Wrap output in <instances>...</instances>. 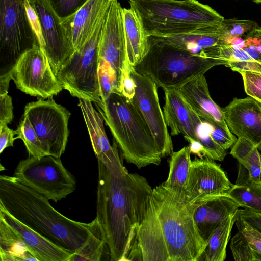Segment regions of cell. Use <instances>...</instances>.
<instances>
[{
    "label": "cell",
    "instance_id": "cell-1",
    "mask_svg": "<svg viewBox=\"0 0 261 261\" xmlns=\"http://www.w3.org/2000/svg\"><path fill=\"white\" fill-rule=\"evenodd\" d=\"M194 205L163 183L153 188L125 260L198 261L206 243L194 219Z\"/></svg>",
    "mask_w": 261,
    "mask_h": 261
},
{
    "label": "cell",
    "instance_id": "cell-2",
    "mask_svg": "<svg viewBox=\"0 0 261 261\" xmlns=\"http://www.w3.org/2000/svg\"><path fill=\"white\" fill-rule=\"evenodd\" d=\"M96 216L110 260H125L135 230L141 222L153 189L138 173L118 175L98 160Z\"/></svg>",
    "mask_w": 261,
    "mask_h": 261
},
{
    "label": "cell",
    "instance_id": "cell-3",
    "mask_svg": "<svg viewBox=\"0 0 261 261\" xmlns=\"http://www.w3.org/2000/svg\"><path fill=\"white\" fill-rule=\"evenodd\" d=\"M48 200L14 176H0V206L31 229L74 254L86 241L91 223L66 217L55 210Z\"/></svg>",
    "mask_w": 261,
    "mask_h": 261
},
{
    "label": "cell",
    "instance_id": "cell-4",
    "mask_svg": "<svg viewBox=\"0 0 261 261\" xmlns=\"http://www.w3.org/2000/svg\"><path fill=\"white\" fill-rule=\"evenodd\" d=\"M98 108L128 163L138 169L161 164L162 156L151 131L131 99L112 92Z\"/></svg>",
    "mask_w": 261,
    "mask_h": 261
},
{
    "label": "cell",
    "instance_id": "cell-5",
    "mask_svg": "<svg viewBox=\"0 0 261 261\" xmlns=\"http://www.w3.org/2000/svg\"><path fill=\"white\" fill-rule=\"evenodd\" d=\"M142 20L148 37L190 32L225 19L198 0H128Z\"/></svg>",
    "mask_w": 261,
    "mask_h": 261
},
{
    "label": "cell",
    "instance_id": "cell-6",
    "mask_svg": "<svg viewBox=\"0 0 261 261\" xmlns=\"http://www.w3.org/2000/svg\"><path fill=\"white\" fill-rule=\"evenodd\" d=\"M149 48L133 66L139 73L153 81L163 90L176 89L188 81L204 74L224 60L192 55L149 36Z\"/></svg>",
    "mask_w": 261,
    "mask_h": 261
},
{
    "label": "cell",
    "instance_id": "cell-7",
    "mask_svg": "<svg viewBox=\"0 0 261 261\" xmlns=\"http://www.w3.org/2000/svg\"><path fill=\"white\" fill-rule=\"evenodd\" d=\"M106 18L88 41L73 53L56 75L63 89L72 96L90 101L98 106L102 102L98 82V43Z\"/></svg>",
    "mask_w": 261,
    "mask_h": 261
},
{
    "label": "cell",
    "instance_id": "cell-8",
    "mask_svg": "<svg viewBox=\"0 0 261 261\" xmlns=\"http://www.w3.org/2000/svg\"><path fill=\"white\" fill-rule=\"evenodd\" d=\"M37 46L24 0H0V76L10 74L20 57Z\"/></svg>",
    "mask_w": 261,
    "mask_h": 261
},
{
    "label": "cell",
    "instance_id": "cell-9",
    "mask_svg": "<svg viewBox=\"0 0 261 261\" xmlns=\"http://www.w3.org/2000/svg\"><path fill=\"white\" fill-rule=\"evenodd\" d=\"M14 176L22 184L55 202L74 192L76 180L60 158L30 156L17 165Z\"/></svg>",
    "mask_w": 261,
    "mask_h": 261
},
{
    "label": "cell",
    "instance_id": "cell-10",
    "mask_svg": "<svg viewBox=\"0 0 261 261\" xmlns=\"http://www.w3.org/2000/svg\"><path fill=\"white\" fill-rule=\"evenodd\" d=\"M70 114L51 97L27 104L23 115L29 118L48 155L60 158L68 142Z\"/></svg>",
    "mask_w": 261,
    "mask_h": 261
},
{
    "label": "cell",
    "instance_id": "cell-11",
    "mask_svg": "<svg viewBox=\"0 0 261 261\" xmlns=\"http://www.w3.org/2000/svg\"><path fill=\"white\" fill-rule=\"evenodd\" d=\"M10 74L17 88L31 96L49 98L63 89L39 46L24 53Z\"/></svg>",
    "mask_w": 261,
    "mask_h": 261
},
{
    "label": "cell",
    "instance_id": "cell-12",
    "mask_svg": "<svg viewBox=\"0 0 261 261\" xmlns=\"http://www.w3.org/2000/svg\"><path fill=\"white\" fill-rule=\"evenodd\" d=\"M122 8L117 0H112L105 20L98 43L99 64L111 70L115 92L122 94V83L129 64L122 18Z\"/></svg>",
    "mask_w": 261,
    "mask_h": 261
},
{
    "label": "cell",
    "instance_id": "cell-13",
    "mask_svg": "<svg viewBox=\"0 0 261 261\" xmlns=\"http://www.w3.org/2000/svg\"><path fill=\"white\" fill-rule=\"evenodd\" d=\"M130 76L135 84V94L131 100L150 129L162 158L171 156L174 152L173 145L160 105L158 87L150 78L137 72L133 66Z\"/></svg>",
    "mask_w": 261,
    "mask_h": 261
},
{
    "label": "cell",
    "instance_id": "cell-14",
    "mask_svg": "<svg viewBox=\"0 0 261 261\" xmlns=\"http://www.w3.org/2000/svg\"><path fill=\"white\" fill-rule=\"evenodd\" d=\"M40 22L44 40L42 51L56 75L74 52L62 19L47 0H29Z\"/></svg>",
    "mask_w": 261,
    "mask_h": 261
},
{
    "label": "cell",
    "instance_id": "cell-15",
    "mask_svg": "<svg viewBox=\"0 0 261 261\" xmlns=\"http://www.w3.org/2000/svg\"><path fill=\"white\" fill-rule=\"evenodd\" d=\"M232 185L214 160L196 157L191 161L184 194L192 204L204 198L224 195Z\"/></svg>",
    "mask_w": 261,
    "mask_h": 261
},
{
    "label": "cell",
    "instance_id": "cell-16",
    "mask_svg": "<svg viewBox=\"0 0 261 261\" xmlns=\"http://www.w3.org/2000/svg\"><path fill=\"white\" fill-rule=\"evenodd\" d=\"M150 36L192 55L216 59L226 44L222 22L186 33Z\"/></svg>",
    "mask_w": 261,
    "mask_h": 261
},
{
    "label": "cell",
    "instance_id": "cell-17",
    "mask_svg": "<svg viewBox=\"0 0 261 261\" xmlns=\"http://www.w3.org/2000/svg\"><path fill=\"white\" fill-rule=\"evenodd\" d=\"M79 106L97 160L118 175L127 173L119 155L116 142L114 139L112 145L109 142L101 114L94 109L90 101L79 99Z\"/></svg>",
    "mask_w": 261,
    "mask_h": 261
},
{
    "label": "cell",
    "instance_id": "cell-18",
    "mask_svg": "<svg viewBox=\"0 0 261 261\" xmlns=\"http://www.w3.org/2000/svg\"><path fill=\"white\" fill-rule=\"evenodd\" d=\"M229 130L257 146L261 144V105L250 96L234 98L222 108Z\"/></svg>",
    "mask_w": 261,
    "mask_h": 261
},
{
    "label": "cell",
    "instance_id": "cell-19",
    "mask_svg": "<svg viewBox=\"0 0 261 261\" xmlns=\"http://www.w3.org/2000/svg\"><path fill=\"white\" fill-rule=\"evenodd\" d=\"M112 0H88L72 16L62 20L74 51L80 50L106 18Z\"/></svg>",
    "mask_w": 261,
    "mask_h": 261
},
{
    "label": "cell",
    "instance_id": "cell-20",
    "mask_svg": "<svg viewBox=\"0 0 261 261\" xmlns=\"http://www.w3.org/2000/svg\"><path fill=\"white\" fill-rule=\"evenodd\" d=\"M176 89L200 117L231 132L225 122L222 108L210 96L204 75L188 81Z\"/></svg>",
    "mask_w": 261,
    "mask_h": 261
},
{
    "label": "cell",
    "instance_id": "cell-21",
    "mask_svg": "<svg viewBox=\"0 0 261 261\" xmlns=\"http://www.w3.org/2000/svg\"><path fill=\"white\" fill-rule=\"evenodd\" d=\"M192 204L196 226L206 244L211 234L221 222L240 207L225 195L204 198Z\"/></svg>",
    "mask_w": 261,
    "mask_h": 261
},
{
    "label": "cell",
    "instance_id": "cell-22",
    "mask_svg": "<svg viewBox=\"0 0 261 261\" xmlns=\"http://www.w3.org/2000/svg\"><path fill=\"white\" fill-rule=\"evenodd\" d=\"M0 217L20 237L37 261H70L73 253L31 229L1 206Z\"/></svg>",
    "mask_w": 261,
    "mask_h": 261
},
{
    "label": "cell",
    "instance_id": "cell-23",
    "mask_svg": "<svg viewBox=\"0 0 261 261\" xmlns=\"http://www.w3.org/2000/svg\"><path fill=\"white\" fill-rule=\"evenodd\" d=\"M163 90L165 93L163 114L166 123L170 128L171 135L182 134L188 142L193 140L197 141L187 101L176 89Z\"/></svg>",
    "mask_w": 261,
    "mask_h": 261
},
{
    "label": "cell",
    "instance_id": "cell-24",
    "mask_svg": "<svg viewBox=\"0 0 261 261\" xmlns=\"http://www.w3.org/2000/svg\"><path fill=\"white\" fill-rule=\"evenodd\" d=\"M122 18L127 61L133 66L149 49V39L141 17L134 8H122Z\"/></svg>",
    "mask_w": 261,
    "mask_h": 261
},
{
    "label": "cell",
    "instance_id": "cell-25",
    "mask_svg": "<svg viewBox=\"0 0 261 261\" xmlns=\"http://www.w3.org/2000/svg\"><path fill=\"white\" fill-rule=\"evenodd\" d=\"M224 195L240 207L261 213V184L252 181L248 170L240 163L236 182Z\"/></svg>",
    "mask_w": 261,
    "mask_h": 261
},
{
    "label": "cell",
    "instance_id": "cell-26",
    "mask_svg": "<svg viewBox=\"0 0 261 261\" xmlns=\"http://www.w3.org/2000/svg\"><path fill=\"white\" fill-rule=\"evenodd\" d=\"M0 260L37 261L20 237L2 217H0Z\"/></svg>",
    "mask_w": 261,
    "mask_h": 261
},
{
    "label": "cell",
    "instance_id": "cell-27",
    "mask_svg": "<svg viewBox=\"0 0 261 261\" xmlns=\"http://www.w3.org/2000/svg\"><path fill=\"white\" fill-rule=\"evenodd\" d=\"M238 211V210H237ZM237 211L224 219L210 236L198 261H224L226 246L237 219Z\"/></svg>",
    "mask_w": 261,
    "mask_h": 261
},
{
    "label": "cell",
    "instance_id": "cell-28",
    "mask_svg": "<svg viewBox=\"0 0 261 261\" xmlns=\"http://www.w3.org/2000/svg\"><path fill=\"white\" fill-rule=\"evenodd\" d=\"M189 146L174 151L169 161V171L167 180L163 184L171 191L185 195V187L189 176L191 160Z\"/></svg>",
    "mask_w": 261,
    "mask_h": 261
},
{
    "label": "cell",
    "instance_id": "cell-29",
    "mask_svg": "<svg viewBox=\"0 0 261 261\" xmlns=\"http://www.w3.org/2000/svg\"><path fill=\"white\" fill-rule=\"evenodd\" d=\"M230 154L248 170L252 181L261 184V160L255 144L238 137L231 147Z\"/></svg>",
    "mask_w": 261,
    "mask_h": 261
},
{
    "label": "cell",
    "instance_id": "cell-30",
    "mask_svg": "<svg viewBox=\"0 0 261 261\" xmlns=\"http://www.w3.org/2000/svg\"><path fill=\"white\" fill-rule=\"evenodd\" d=\"M89 236L84 245L74 253L70 261H98L102 257L106 239L97 218L90 222Z\"/></svg>",
    "mask_w": 261,
    "mask_h": 261
},
{
    "label": "cell",
    "instance_id": "cell-31",
    "mask_svg": "<svg viewBox=\"0 0 261 261\" xmlns=\"http://www.w3.org/2000/svg\"><path fill=\"white\" fill-rule=\"evenodd\" d=\"M189 108L197 141L203 146L206 158L214 161H223L227 154L226 150L214 142L210 135L206 122L189 105Z\"/></svg>",
    "mask_w": 261,
    "mask_h": 261
},
{
    "label": "cell",
    "instance_id": "cell-32",
    "mask_svg": "<svg viewBox=\"0 0 261 261\" xmlns=\"http://www.w3.org/2000/svg\"><path fill=\"white\" fill-rule=\"evenodd\" d=\"M15 131L17 135L15 139L22 140L30 156H41L48 155L27 116L23 115L17 129Z\"/></svg>",
    "mask_w": 261,
    "mask_h": 261
},
{
    "label": "cell",
    "instance_id": "cell-33",
    "mask_svg": "<svg viewBox=\"0 0 261 261\" xmlns=\"http://www.w3.org/2000/svg\"><path fill=\"white\" fill-rule=\"evenodd\" d=\"M230 247L236 261H254V249L239 231L231 240Z\"/></svg>",
    "mask_w": 261,
    "mask_h": 261
},
{
    "label": "cell",
    "instance_id": "cell-34",
    "mask_svg": "<svg viewBox=\"0 0 261 261\" xmlns=\"http://www.w3.org/2000/svg\"><path fill=\"white\" fill-rule=\"evenodd\" d=\"M226 37H243L258 24L254 21L236 18L224 19L222 22Z\"/></svg>",
    "mask_w": 261,
    "mask_h": 261
},
{
    "label": "cell",
    "instance_id": "cell-35",
    "mask_svg": "<svg viewBox=\"0 0 261 261\" xmlns=\"http://www.w3.org/2000/svg\"><path fill=\"white\" fill-rule=\"evenodd\" d=\"M243 49L253 59L261 63V26H257L243 36Z\"/></svg>",
    "mask_w": 261,
    "mask_h": 261
},
{
    "label": "cell",
    "instance_id": "cell-36",
    "mask_svg": "<svg viewBox=\"0 0 261 261\" xmlns=\"http://www.w3.org/2000/svg\"><path fill=\"white\" fill-rule=\"evenodd\" d=\"M240 73L246 93L261 105V73L244 71Z\"/></svg>",
    "mask_w": 261,
    "mask_h": 261
},
{
    "label": "cell",
    "instance_id": "cell-37",
    "mask_svg": "<svg viewBox=\"0 0 261 261\" xmlns=\"http://www.w3.org/2000/svg\"><path fill=\"white\" fill-rule=\"evenodd\" d=\"M50 5L62 19L74 14L88 0H47Z\"/></svg>",
    "mask_w": 261,
    "mask_h": 261
},
{
    "label": "cell",
    "instance_id": "cell-38",
    "mask_svg": "<svg viewBox=\"0 0 261 261\" xmlns=\"http://www.w3.org/2000/svg\"><path fill=\"white\" fill-rule=\"evenodd\" d=\"M202 119L206 122L210 135L214 142L225 150H227L232 146L237 138L232 133L228 132L219 126L203 119Z\"/></svg>",
    "mask_w": 261,
    "mask_h": 261
},
{
    "label": "cell",
    "instance_id": "cell-39",
    "mask_svg": "<svg viewBox=\"0 0 261 261\" xmlns=\"http://www.w3.org/2000/svg\"><path fill=\"white\" fill-rule=\"evenodd\" d=\"M98 82L100 97L102 101H104L111 93L115 92L112 72L105 64H99Z\"/></svg>",
    "mask_w": 261,
    "mask_h": 261
},
{
    "label": "cell",
    "instance_id": "cell-40",
    "mask_svg": "<svg viewBox=\"0 0 261 261\" xmlns=\"http://www.w3.org/2000/svg\"><path fill=\"white\" fill-rule=\"evenodd\" d=\"M235 224L238 231L244 236L251 248L261 252V233L238 219H236Z\"/></svg>",
    "mask_w": 261,
    "mask_h": 261
},
{
    "label": "cell",
    "instance_id": "cell-41",
    "mask_svg": "<svg viewBox=\"0 0 261 261\" xmlns=\"http://www.w3.org/2000/svg\"><path fill=\"white\" fill-rule=\"evenodd\" d=\"M27 14L31 27L38 39L41 50L44 47V40L39 17L29 0H24Z\"/></svg>",
    "mask_w": 261,
    "mask_h": 261
},
{
    "label": "cell",
    "instance_id": "cell-42",
    "mask_svg": "<svg viewBox=\"0 0 261 261\" xmlns=\"http://www.w3.org/2000/svg\"><path fill=\"white\" fill-rule=\"evenodd\" d=\"M12 100L8 93L0 94V126L11 123L13 119Z\"/></svg>",
    "mask_w": 261,
    "mask_h": 261
},
{
    "label": "cell",
    "instance_id": "cell-43",
    "mask_svg": "<svg viewBox=\"0 0 261 261\" xmlns=\"http://www.w3.org/2000/svg\"><path fill=\"white\" fill-rule=\"evenodd\" d=\"M237 219L242 220L261 233V213L248 208H238Z\"/></svg>",
    "mask_w": 261,
    "mask_h": 261
},
{
    "label": "cell",
    "instance_id": "cell-44",
    "mask_svg": "<svg viewBox=\"0 0 261 261\" xmlns=\"http://www.w3.org/2000/svg\"><path fill=\"white\" fill-rule=\"evenodd\" d=\"M15 130L9 128L7 125L0 126V153L7 147L13 146V143L16 139Z\"/></svg>",
    "mask_w": 261,
    "mask_h": 261
},
{
    "label": "cell",
    "instance_id": "cell-45",
    "mask_svg": "<svg viewBox=\"0 0 261 261\" xmlns=\"http://www.w3.org/2000/svg\"><path fill=\"white\" fill-rule=\"evenodd\" d=\"M131 67L130 64L127 66L122 83V94L129 99L133 97L135 91V84L130 76Z\"/></svg>",
    "mask_w": 261,
    "mask_h": 261
},
{
    "label": "cell",
    "instance_id": "cell-46",
    "mask_svg": "<svg viewBox=\"0 0 261 261\" xmlns=\"http://www.w3.org/2000/svg\"><path fill=\"white\" fill-rule=\"evenodd\" d=\"M189 143L191 153L197 155L200 159L206 158L205 151L199 142L193 140Z\"/></svg>",
    "mask_w": 261,
    "mask_h": 261
},
{
    "label": "cell",
    "instance_id": "cell-47",
    "mask_svg": "<svg viewBox=\"0 0 261 261\" xmlns=\"http://www.w3.org/2000/svg\"><path fill=\"white\" fill-rule=\"evenodd\" d=\"M12 80L11 74L0 76V94L8 93L9 85Z\"/></svg>",
    "mask_w": 261,
    "mask_h": 261
},
{
    "label": "cell",
    "instance_id": "cell-48",
    "mask_svg": "<svg viewBox=\"0 0 261 261\" xmlns=\"http://www.w3.org/2000/svg\"><path fill=\"white\" fill-rule=\"evenodd\" d=\"M257 149H258V152L259 153V154H260V160H261V144H260L259 145H258L257 146Z\"/></svg>",
    "mask_w": 261,
    "mask_h": 261
},
{
    "label": "cell",
    "instance_id": "cell-49",
    "mask_svg": "<svg viewBox=\"0 0 261 261\" xmlns=\"http://www.w3.org/2000/svg\"><path fill=\"white\" fill-rule=\"evenodd\" d=\"M252 1L256 3H260L261 4V0H252Z\"/></svg>",
    "mask_w": 261,
    "mask_h": 261
}]
</instances>
